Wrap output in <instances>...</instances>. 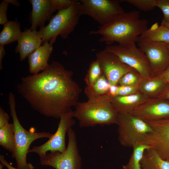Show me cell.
I'll use <instances>...</instances> for the list:
<instances>
[{"mask_svg": "<svg viewBox=\"0 0 169 169\" xmlns=\"http://www.w3.org/2000/svg\"><path fill=\"white\" fill-rule=\"evenodd\" d=\"M5 166L2 163H0V169H3L4 166Z\"/></svg>", "mask_w": 169, "mask_h": 169, "instance_id": "cell-41", "label": "cell"}, {"mask_svg": "<svg viewBox=\"0 0 169 169\" xmlns=\"http://www.w3.org/2000/svg\"><path fill=\"white\" fill-rule=\"evenodd\" d=\"M0 163H2L8 169H19L17 168H15L11 165L6 160L4 156L2 155H0Z\"/></svg>", "mask_w": 169, "mask_h": 169, "instance_id": "cell-35", "label": "cell"}, {"mask_svg": "<svg viewBox=\"0 0 169 169\" xmlns=\"http://www.w3.org/2000/svg\"><path fill=\"white\" fill-rule=\"evenodd\" d=\"M156 7L161 9L163 13L162 21L169 22V0H156Z\"/></svg>", "mask_w": 169, "mask_h": 169, "instance_id": "cell-31", "label": "cell"}, {"mask_svg": "<svg viewBox=\"0 0 169 169\" xmlns=\"http://www.w3.org/2000/svg\"><path fill=\"white\" fill-rule=\"evenodd\" d=\"M77 1V0H51V13L52 15L56 10L59 11L66 9Z\"/></svg>", "mask_w": 169, "mask_h": 169, "instance_id": "cell-29", "label": "cell"}, {"mask_svg": "<svg viewBox=\"0 0 169 169\" xmlns=\"http://www.w3.org/2000/svg\"><path fill=\"white\" fill-rule=\"evenodd\" d=\"M9 3L3 1L0 4V24L4 25L8 20L7 19V11Z\"/></svg>", "mask_w": 169, "mask_h": 169, "instance_id": "cell-32", "label": "cell"}, {"mask_svg": "<svg viewBox=\"0 0 169 169\" xmlns=\"http://www.w3.org/2000/svg\"><path fill=\"white\" fill-rule=\"evenodd\" d=\"M159 76L164 81L168 84L169 82V66Z\"/></svg>", "mask_w": 169, "mask_h": 169, "instance_id": "cell-36", "label": "cell"}, {"mask_svg": "<svg viewBox=\"0 0 169 169\" xmlns=\"http://www.w3.org/2000/svg\"><path fill=\"white\" fill-rule=\"evenodd\" d=\"M140 92L139 85L134 86L118 85L117 96H126Z\"/></svg>", "mask_w": 169, "mask_h": 169, "instance_id": "cell-30", "label": "cell"}, {"mask_svg": "<svg viewBox=\"0 0 169 169\" xmlns=\"http://www.w3.org/2000/svg\"><path fill=\"white\" fill-rule=\"evenodd\" d=\"M141 164L142 169H169V161L161 158L152 147L145 151Z\"/></svg>", "mask_w": 169, "mask_h": 169, "instance_id": "cell-21", "label": "cell"}, {"mask_svg": "<svg viewBox=\"0 0 169 169\" xmlns=\"http://www.w3.org/2000/svg\"><path fill=\"white\" fill-rule=\"evenodd\" d=\"M73 74L52 61L41 72L22 77L17 90L33 109L47 117L60 119L79 102L81 89Z\"/></svg>", "mask_w": 169, "mask_h": 169, "instance_id": "cell-1", "label": "cell"}, {"mask_svg": "<svg viewBox=\"0 0 169 169\" xmlns=\"http://www.w3.org/2000/svg\"><path fill=\"white\" fill-rule=\"evenodd\" d=\"M161 25H164L169 28V22H166L162 21Z\"/></svg>", "mask_w": 169, "mask_h": 169, "instance_id": "cell-40", "label": "cell"}, {"mask_svg": "<svg viewBox=\"0 0 169 169\" xmlns=\"http://www.w3.org/2000/svg\"><path fill=\"white\" fill-rule=\"evenodd\" d=\"M103 74L100 64L97 60L91 62L84 78L87 86L93 85Z\"/></svg>", "mask_w": 169, "mask_h": 169, "instance_id": "cell-26", "label": "cell"}, {"mask_svg": "<svg viewBox=\"0 0 169 169\" xmlns=\"http://www.w3.org/2000/svg\"><path fill=\"white\" fill-rule=\"evenodd\" d=\"M110 86L103 74L93 85H86L84 92L88 99H98L108 94Z\"/></svg>", "mask_w": 169, "mask_h": 169, "instance_id": "cell-23", "label": "cell"}, {"mask_svg": "<svg viewBox=\"0 0 169 169\" xmlns=\"http://www.w3.org/2000/svg\"><path fill=\"white\" fill-rule=\"evenodd\" d=\"M167 47L168 49L169 50V44H166Z\"/></svg>", "mask_w": 169, "mask_h": 169, "instance_id": "cell-42", "label": "cell"}, {"mask_svg": "<svg viewBox=\"0 0 169 169\" xmlns=\"http://www.w3.org/2000/svg\"><path fill=\"white\" fill-rule=\"evenodd\" d=\"M68 142L63 152H50L40 157L39 164L55 169H81L82 159L78 148L75 132L72 127L68 131Z\"/></svg>", "mask_w": 169, "mask_h": 169, "instance_id": "cell-7", "label": "cell"}, {"mask_svg": "<svg viewBox=\"0 0 169 169\" xmlns=\"http://www.w3.org/2000/svg\"><path fill=\"white\" fill-rule=\"evenodd\" d=\"M138 43L150 64L151 77L159 76L169 66V50L166 44L142 41Z\"/></svg>", "mask_w": 169, "mask_h": 169, "instance_id": "cell-12", "label": "cell"}, {"mask_svg": "<svg viewBox=\"0 0 169 169\" xmlns=\"http://www.w3.org/2000/svg\"><path fill=\"white\" fill-rule=\"evenodd\" d=\"M4 46L0 45V69H3L2 60L6 54Z\"/></svg>", "mask_w": 169, "mask_h": 169, "instance_id": "cell-37", "label": "cell"}, {"mask_svg": "<svg viewBox=\"0 0 169 169\" xmlns=\"http://www.w3.org/2000/svg\"><path fill=\"white\" fill-rule=\"evenodd\" d=\"M157 98L169 100V88H167L165 91Z\"/></svg>", "mask_w": 169, "mask_h": 169, "instance_id": "cell-38", "label": "cell"}, {"mask_svg": "<svg viewBox=\"0 0 169 169\" xmlns=\"http://www.w3.org/2000/svg\"><path fill=\"white\" fill-rule=\"evenodd\" d=\"M79 1L80 16L88 15L100 26L107 24L125 13L120 4V0H80Z\"/></svg>", "mask_w": 169, "mask_h": 169, "instance_id": "cell-8", "label": "cell"}, {"mask_svg": "<svg viewBox=\"0 0 169 169\" xmlns=\"http://www.w3.org/2000/svg\"><path fill=\"white\" fill-rule=\"evenodd\" d=\"M145 121L169 118V103L161 99H148L131 113Z\"/></svg>", "mask_w": 169, "mask_h": 169, "instance_id": "cell-14", "label": "cell"}, {"mask_svg": "<svg viewBox=\"0 0 169 169\" xmlns=\"http://www.w3.org/2000/svg\"><path fill=\"white\" fill-rule=\"evenodd\" d=\"M142 77L139 73L134 69L125 74L120 79V85L134 86L139 85Z\"/></svg>", "mask_w": 169, "mask_h": 169, "instance_id": "cell-27", "label": "cell"}, {"mask_svg": "<svg viewBox=\"0 0 169 169\" xmlns=\"http://www.w3.org/2000/svg\"><path fill=\"white\" fill-rule=\"evenodd\" d=\"M0 145L12 156L15 150V133L13 123H8L0 128Z\"/></svg>", "mask_w": 169, "mask_h": 169, "instance_id": "cell-24", "label": "cell"}, {"mask_svg": "<svg viewBox=\"0 0 169 169\" xmlns=\"http://www.w3.org/2000/svg\"><path fill=\"white\" fill-rule=\"evenodd\" d=\"M168 84H169V82L168 83Z\"/></svg>", "mask_w": 169, "mask_h": 169, "instance_id": "cell-43", "label": "cell"}, {"mask_svg": "<svg viewBox=\"0 0 169 169\" xmlns=\"http://www.w3.org/2000/svg\"><path fill=\"white\" fill-rule=\"evenodd\" d=\"M109 94L99 98L78 102L73 111L81 128L117 124L118 113L112 104Z\"/></svg>", "mask_w": 169, "mask_h": 169, "instance_id": "cell-3", "label": "cell"}, {"mask_svg": "<svg viewBox=\"0 0 169 169\" xmlns=\"http://www.w3.org/2000/svg\"><path fill=\"white\" fill-rule=\"evenodd\" d=\"M140 41L169 43V28L155 24V27L147 29L138 38Z\"/></svg>", "mask_w": 169, "mask_h": 169, "instance_id": "cell-20", "label": "cell"}, {"mask_svg": "<svg viewBox=\"0 0 169 169\" xmlns=\"http://www.w3.org/2000/svg\"><path fill=\"white\" fill-rule=\"evenodd\" d=\"M147 25L146 20L140 18L139 12L133 10L125 12L107 24L100 25L89 34L100 35L99 42L107 45L116 42L125 46L136 42L139 37L147 29Z\"/></svg>", "mask_w": 169, "mask_h": 169, "instance_id": "cell-2", "label": "cell"}, {"mask_svg": "<svg viewBox=\"0 0 169 169\" xmlns=\"http://www.w3.org/2000/svg\"><path fill=\"white\" fill-rule=\"evenodd\" d=\"M117 125L118 141L125 147H133L153 131L147 122L130 113H118Z\"/></svg>", "mask_w": 169, "mask_h": 169, "instance_id": "cell-6", "label": "cell"}, {"mask_svg": "<svg viewBox=\"0 0 169 169\" xmlns=\"http://www.w3.org/2000/svg\"><path fill=\"white\" fill-rule=\"evenodd\" d=\"M146 121L153 131L140 143L154 148L161 158L169 161V118Z\"/></svg>", "mask_w": 169, "mask_h": 169, "instance_id": "cell-11", "label": "cell"}, {"mask_svg": "<svg viewBox=\"0 0 169 169\" xmlns=\"http://www.w3.org/2000/svg\"><path fill=\"white\" fill-rule=\"evenodd\" d=\"M148 99L139 92L128 95L111 97V102L118 113H130Z\"/></svg>", "mask_w": 169, "mask_h": 169, "instance_id": "cell-18", "label": "cell"}, {"mask_svg": "<svg viewBox=\"0 0 169 169\" xmlns=\"http://www.w3.org/2000/svg\"><path fill=\"white\" fill-rule=\"evenodd\" d=\"M73 117V111L62 115L55 132L45 143L33 146L28 152L35 153L40 157L45 155L49 151L64 152L66 148L65 142L66 133L75 123Z\"/></svg>", "mask_w": 169, "mask_h": 169, "instance_id": "cell-10", "label": "cell"}, {"mask_svg": "<svg viewBox=\"0 0 169 169\" xmlns=\"http://www.w3.org/2000/svg\"><path fill=\"white\" fill-rule=\"evenodd\" d=\"M8 3H11L16 7H18L20 5V3L17 0H4Z\"/></svg>", "mask_w": 169, "mask_h": 169, "instance_id": "cell-39", "label": "cell"}, {"mask_svg": "<svg viewBox=\"0 0 169 169\" xmlns=\"http://www.w3.org/2000/svg\"><path fill=\"white\" fill-rule=\"evenodd\" d=\"M9 117L5 111L0 107V128L8 123Z\"/></svg>", "mask_w": 169, "mask_h": 169, "instance_id": "cell-33", "label": "cell"}, {"mask_svg": "<svg viewBox=\"0 0 169 169\" xmlns=\"http://www.w3.org/2000/svg\"><path fill=\"white\" fill-rule=\"evenodd\" d=\"M121 3L125 2L144 11L152 10L156 7V0H121Z\"/></svg>", "mask_w": 169, "mask_h": 169, "instance_id": "cell-28", "label": "cell"}, {"mask_svg": "<svg viewBox=\"0 0 169 169\" xmlns=\"http://www.w3.org/2000/svg\"><path fill=\"white\" fill-rule=\"evenodd\" d=\"M8 104L15 133V150L12 156L15 159L18 168L33 169L34 167L33 165L27 161V156L31 144L38 139L49 138L53 134L47 132H30L22 126L17 115L15 97L12 92L9 94Z\"/></svg>", "mask_w": 169, "mask_h": 169, "instance_id": "cell-4", "label": "cell"}, {"mask_svg": "<svg viewBox=\"0 0 169 169\" xmlns=\"http://www.w3.org/2000/svg\"><path fill=\"white\" fill-rule=\"evenodd\" d=\"M118 91V85H110L109 94L111 97H113L117 95Z\"/></svg>", "mask_w": 169, "mask_h": 169, "instance_id": "cell-34", "label": "cell"}, {"mask_svg": "<svg viewBox=\"0 0 169 169\" xmlns=\"http://www.w3.org/2000/svg\"><path fill=\"white\" fill-rule=\"evenodd\" d=\"M151 147L142 143H137L133 147V151L128 162L122 165L123 169H142L141 162L146 150Z\"/></svg>", "mask_w": 169, "mask_h": 169, "instance_id": "cell-25", "label": "cell"}, {"mask_svg": "<svg viewBox=\"0 0 169 169\" xmlns=\"http://www.w3.org/2000/svg\"><path fill=\"white\" fill-rule=\"evenodd\" d=\"M115 55L123 63L138 72L142 78L151 77L150 64L144 52L136 43L126 46L108 45L104 49Z\"/></svg>", "mask_w": 169, "mask_h": 169, "instance_id": "cell-9", "label": "cell"}, {"mask_svg": "<svg viewBox=\"0 0 169 169\" xmlns=\"http://www.w3.org/2000/svg\"><path fill=\"white\" fill-rule=\"evenodd\" d=\"M168 84L160 76L142 78L140 90L148 99L157 98L166 90Z\"/></svg>", "mask_w": 169, "mask_h": 169, "instance_id": "cell-19", "label": "cell"}, {"mask_svg": "<svg viewBox=\"0 0 169 169\" xmlns=\"http://www.w3.org/2000/svg\"><path fill=\"white\" fill-rule=\"evenodd\" d=\"M32 6L30 14V29L37 30L38 27L42 28L45 26V22L51 19V0H29Z\"/></svg>", "mask_w": 169, "mask_h": 169, "instance_id": "cell-17", "label": "cell"}, {"mask_svg": "<svg viewBox=\"0 0 169 169\" xmlns=\"http://www.w3.org/2000/svg\"><path fill=\"white\" fill-rule=\"evenodd\" d=\"M53 49V45L46 42L28 55L29 70L31 74H38L47 68Z\"/></svg>", "mask_w": 169, "mask_h": 169, "instance_id": "cell-16", "label": "cell"}, {"mask_svg": "<svg viewBox=\"0 0 169 169\" xmlns=\"http://www.w3.org/2000/svg\"><path fill=\"white\" fill-rule=\"evenodd\" d=\"M43 42L38 31L26 28L22 32L18 41L15 50L20 54L21 61L24 60L28 55L41 46Z\"/></svg>", "mask_w": 169, "mask_h": 169, "instance_id": "cell-15", "label": "cell"}, {"mask_svg": "<svg viewBox=\"0 0 169 169\" xmlns=\"http://www.w3.org/2000/svg\"><path fill=\"white\" fill-rule=\"evenodd\" d=\"M79 9V1L77 0L69 8L58 11L48 24L38 31L43 43L49 42L52 45L59 35L63 39L67 38L78 23L80 16Z\"/></svg>", "mask_w": 169, "mask_h": 169, "instance_id": "cell-5", "label": "cell"}, {"mask_svg": "<svg viewBox=\"0 0 169 169\" xmlns=\"http://www.w3.org/2000/svg\"><path fill=\"white\" fill-rule=\"evenodd\" d=\"M96 57L103 74L110 85H117L123 76L134 69L122 63L115 55L104 49L97 52Z\"/></svg>", "mask_w": 169, "mask_h": 169, "instance_id": "cell-13", "label": "cell"}, {"mask_svg": "<svg viewBox=\"0 0 169 169\" xmlns=\"http://www.w3.org/2000/svg\"><path fill=\"white\" fill-rule=\"evenodd\" d=\"M20 22L15 20L8 21L3 25L0 33V45L4 46L18 41L22 32Z\"/></svg>", "mask_w": 169, "mask_h": 169, "instance_id": "cell-22", "label": "cell"}]
</instances>
